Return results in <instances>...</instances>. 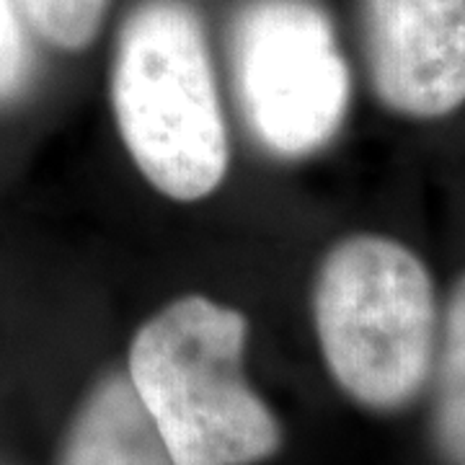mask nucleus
Instances as JSON below:
<instances>
[{
	"instance_id": "nucleus-6",
	"label": "nucleus",
	"mask_w": 465,
	"mask_h": 465,
	"mask_svg": "<svg viewBox=\"0 0 465 465\" xmlns=\"http://www.w3.org/2000/svg\"><path fill=\"white\" fill-rule=\"evenodd\" d=\"M65 465H173L161 434L127 378L96 388L78 416Z\"/></svg>"
},
{
	"instance_id": "nucleus-5",
	"label": "nucleus",
	"mask_w": 465,
	"mask_h": 465,
	"mask_svg": "<svg viewBox=\"0 0 465 465\" xmlns=\"http://www.w3.org/2000/svg\"><path fill=\"white\" fill-rule=\"evenodd\" d=\"M370 81L378 99L416 119L465 104V0H362Z\"/></svg>"
},
{
	"instance_id": "nucleus-3",
	"label": "nucleus",
	"mask_w": 465,
	"mask_h": 465,
	"mask_svg": "<svg viewBox=\"0 0 465 465\" xmlns=\"http://www.w3.org/2000/svg\"><path fill=\"white\" fill-rule=\"evenodd\" d=\"M318 341L349 396L370 409H399L430 378L437 331L427 266L382 235H351L318 272Z\"/></svg>"
},
{
	"instance_id": "nucleus-2",
	"label": "nucleus",
	"mask_w": 465,
	"mask_h": 465,
	"mask_svg": "<svg viewBox=\"0 0 465 465\" xmlns=\"http://www.w3.org/2000/svg\"><path fill=\"white\" fill-rule=\"evenodd\" d=\"M119 134L161 194L197 202L228 171V134L200 16L182 0H143L116 39Z\"/></svg>"
},
{
	"instance_id": "nucleus-1",
	"label": "nucleus",
	"mask_w": 465,
	"mask_h": 465,
	"mask_svg": "<svg viewBox=\"0 0 465 465\" xmlns=\"http://www.w3.org/2000/svg\"><path fill=\"white\" fill-rule=\"evenodd\" d=\"M246 329L243 313L186 295L134 333L127 381L173 465H249L280 448L241 370Z\"/></svg>"
},
{
	"instance_id": "nucleus-9",
	"label": "nucleus",
	"mask_w": 465,
	"mask_h": 465,
	"mask_svg": "<svg viewBox=\"0 0 465 465\" xmlns=\"http://www.w3.org/2000/svg\"><path fill=\"white\" fill-rule=\"evenodd\" d=\"M32 75V50L16 0H0V104L14 101Z\"/></svg>"
},
{
	"instance_id": "nucleus-8",
	"label": "nucleus",
	"mask_w": 465,
	"mask_h": 465,
	"mask_svg": "<svg viewBox=\"0 0 465 465\" xmlns=\"http://www.w3.org/2000/svg\"><path fill=\"white\" fill-rule=\"evenodd\" d=\"M109 0H16L34 32L60 50L88 47L101 29Z\"/></svg>"
},
{
	"instance_id": "nucleus-7",
	"label": "nucleus",
	"mask_w": 465,
	"mask_h": 465,
	"mask_svg": "<svg viewBox=\"0 0 465 465\" xmlns=\"http://www.w3.org/2000/svg\"><path fill=\"white\" fill-rule=\"evenodd\" d=\"M434 434L448 463L465 465V277L455 284L448 302Z\"/></svg>"
},
{
	"instance_id": "nucleus-4",
	"label": "nucleus",
	"mask_w": 465,
	"mask_h": 465,
	"mask_svg": "<svg viewBox=\"0 0 465 465\" xmlns=\"http://www.w3.org/2000/svg\"><path fill=\"white\" fill-rule=\"evenodd\" d=\"M241 112L269 153L302 158L329 145L349 106V67L316 0H253L232 24Z\"/></svg>"
}]
</instances>
